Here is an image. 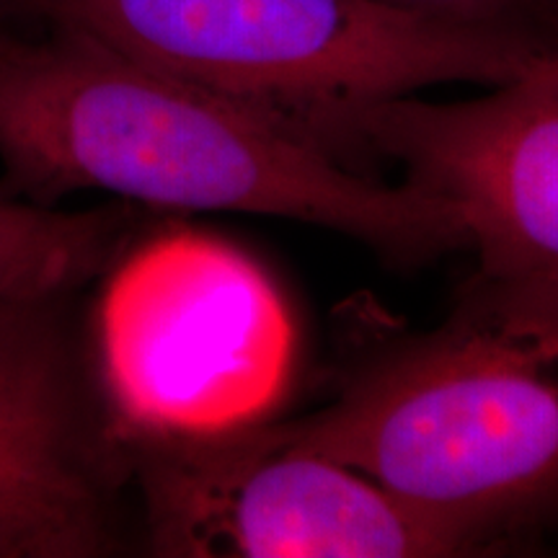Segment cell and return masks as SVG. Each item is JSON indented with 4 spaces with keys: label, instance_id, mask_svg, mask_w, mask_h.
<instances>
[{
    "label": "cell",
    "instance_id": "1",
    "mask_svg": "<svg viewBox=\"0 0 558 558\" xmlns=\"http://www.w3.org/2000/svg\"><path fill=\"white\" fill-rule=\"evenodd\" d=\"M0 163L13 197L104 192L181 213L311 222L396 262L465 246L445 202L386 184L284 124L68 29L0 50Z\"/></svg>",
    "mask_w": 558,
    "mask_h": 558
},
{
    "label": "cell",
    "instance_id": "2",
    "mask_svg": "<svg viewBox=\"0 0 558 558\" xmlns=\"http://www.w3.org/2000/svg\"><path fill=\"white\" fill-rule=\"evenodd\" d=\"M288 427L465 556L558 530V282L478 269L442 324L383 349Z\"/></svg>",
    "mask_w": 558,
    "mask_h": 558
},
{
    "label": "cell",
    "instance_id": "3",
    "mask_svg": "<svg viewBox=\"0 0 558 558\" xmlns=\"http://www.w3.org/2000/svg\"><path fill=\"white\" fill-rule=\"evenodd\" d=\"M52 29L262 111L331 156L354 111L452 86H494L538 60L486 34L378 0H13ZM341 160V158H339Z\"/></svg>",
    "mask_w": 558,
    "mask_h": 558
},
{
    "label": "cell",
    "instance_id": "4",
    "mask_svg": "<svg viewBox=\"0 0 558 558\" xmlns=\"http://www.w3.org/2000/svg\"><path fill=\"white\" fill-rule=\"evenodd\" d=\"M86 333L122 458L140 445L275 422L303 352L295 308L271 271L184 222L132 228L90 282Z\"/></svg>",
    "mask_w": 558,
    "mask_h": 558
},
{
    "label": "cell",
    "instance_id": "5",
    "mask_svg": "<svg viewBox=\"0 0 558 558\" xmlns=\"http://www.w3.org/2000/svg\"><path fill=\"white\" fill-rule=\"evenodd\" d=\"M143 546L166 558H445L450 535L288 422L124 452Z\"/></svg>",
    "mask_w": 558,
    "mask_h": 558
},
{
    "label": "cell",
    "instance_id": "6",
    "mask_svg": "<svg viewBox=\"0 0 558 558\" xmlns=\"http://www.w3.org/2000/svg\"><path fill=\"white\" fill-rule=\"evenodd\" d=\"M90 282L0 292V558L124 548L130 473L90 367Z\"/></svg>",
    "mask_w": 558,
    "mask_h": 558
},
{
    "label": "cell",
    "instance_id": "7",
    "mask_svg": "<svg viewBox=\"0 0 558 558\" xmlns=\"http://www.w3.org/2000/svg\"><path fill=\"white\" fill-rule=\"evenodd\" d=\"M333 153L399 163L452 209L478 269L558 282V54L469 99L369 104L339 124Z\"/></svg>",
    "mask_w": 558,
    "mask_h": 558
},
{
    "label": "cell",
    "instance_id": "8",
    "mask_svg": "<svg viewBox=\"0 0 558 558\" xmlns=\"http://www.w3.org/2000/svg\"><path fill=\"white\" fill-rule=\"evenodd\" d=\"M135 205L90 213L0 197V292L90 282L137 226Z\"/></svg>",
    "mask_w": 558,
    "mask_h": 558
},
{
    "label": "cell",
    "instance_id": "9",
    "mask_svg": "<svg viewBox=\"0 0 558 558\" xmlns=\"http://www.w3.org/2000/svg\"><path fill=\"white\" fill-rule=\"evenodd\" d=\"M407 16L486 34L535 58L558 54V0H378Z\"/></svg>",
    "mask_w": 558,
    "mask_h": 558
},
{
    "label": "cell",
    "instance_id": "10",
    "mask_svg": "<svg viewBox=\"0 0 558 558\" xmlns=\"http://www.w3.org/2000/svg\"><path fill=\"white\" fill-rule=\"evenodd\" d=\"M13 16H21L16 3H13V0H0V50H3L11 39L19 37V34L11 29Z\"/></svg>",
    "mask_w": 558,
    "mask_h": 558
}]
</instances>
